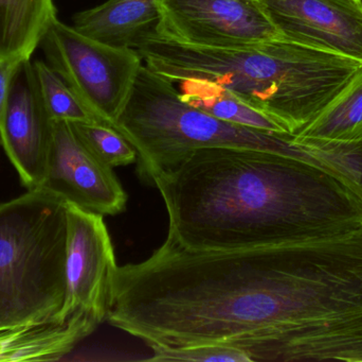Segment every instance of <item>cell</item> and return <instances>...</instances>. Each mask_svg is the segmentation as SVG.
Here are the masks:
<instances>
[{
    "label": "cell",
    "instance_id": "14",
    "mask_svg": "<svg viewBox=\"0 0 362 362\" xmlns=\"http://www.w3.org/2000/svg\"><path fill=\"white\" fill-rule=\"evenodd\" d=\"M178 83L180 99L192 108L233 125L262 131L287 133L274 119L216 83L199 79H189Z\"/></svg>",
    "mask_w": 362,
    "mask_h": 362
},
{
    "label": "cell",
    "instance_id": "7",
    "mask_svg": "<svg viewBox=\"0 0 362 362\" xmlns=\"http://www.w3.org/2000/svg\"><path fill=\"white\" fill-rule=\"evenodd\" d=\"M155 30L180 44L240 48L281 38L259 0H159Z\"/></svg>",
    "mask_w": 362,
    "mask_h": 362
},
{
    "label": "cell",
    "instance_id": "12",
    "mask_svg": "<svg viewBox=\"0 0 362 362\" xmlns=\"http://www.w3.org/2000/svg\"><path fill=\"white\" fill-rule=\"evenodd\" d=\"M159 0H107L74 17L72 27L98 42L132 47L159 19Z\"/></svg>",
    "mask_w": 362,
    "mask_h": 362
},
{
    "label": "cell",
    "instance_id": "20",
    "mask_svg": "<svg viewBox=\"0 0 362 362\" xmlns=\"http://www.w3.org/2000/svg\"><path fill=\"white\" fill-rule=\"evenodd\" d=\"M1 144H2V142H1V136H0V146H1Z\"/></svg>",
    "mask_w": 362,
    "mask_h": 362
},
{
    "label": "cell",
    "instance_id": "6",
    "mask_svg": "<svg viewBox=\"0 0 362 362\" xmlns=\"http://www.w3.org/2000/svg\"><path fill=\"white\" fill-rule=\"evenodd\" d=\"M65 299L57 322L85 315L101 324L114 304L116 263L103 215L66 203Z\"/></svg>",
    "mask_w": 362,
    "mask_h": 362
},
{
    "label": "cell",
    "instance_id": "11",
    "mask_svg": "<svg viewBox=\"0 0 362 362\" xmlns=\"http://www.w3.org/2000/svg\"><path fill=\"white\" fill-rule=\"evenodd\" d=\"M99 327L85 315L65 323L49 322L0 332V361H52L71 352Z\"/></svg>",
    "mask_w": 362,
    "mask_h": 362
},
{
    "label": "cell",
    "instance_id": "19",
    "mask_svg": "<svg viewBox=\"0 0 362 362\" xmlns=\"http://www.w3.org/2000/svg\"><path fill=\"white\" fill-rule=\"evenodd\" d=\"M23 61L25 60L21 57H0V130L4 125L11 84Z\"/></svg>",
    "mask_w": 362,
    "mask_h": 362
},
{
    "label": "cell",
    "instance_id": "1",
    "mask_svg": "<svg viewBox=\"0 0 362 362\" xmlns=\"http://www.w3.org/2000/svg\"><path fill=\"white\" fill-rule=\"evenodd\" d=\"M168 238L193 251L259 248L341 235L362 225V200L296 157L215 147L154 179Z\"/></svg>",
    "mask_w": 362,
    "mask_h": 362
},
{
    "label": "cell",
    "instance_id": "3",
    "mask_svg": "<svg viewBox=\"0 0 362 362\" xmlns=\"http://www.w3.org/2000/svg\"><path fill=\"white\" fill-rule=\"evenodd\" d=\"M66 202L48 189L0 204V332L57 322L65 299Z\"/></svg>",
    "mask_w": 362,
    "mask_h": 362
},
{
    "label": "cell",
    "instance_id": "21",
    "mask_svg": "<svg viewBox=\"0 0 362 362\" xmlns=\"http://www.w3.org/2000/svg\"><path fill=\"white\" fill-rule=\"evenodd\" d=\"M359 1H362V0H359Z\"/></svg>",
    "mask_w": 362,
    "mask_h": 362
},
{
    "label": "cell",
    "instance_id": "8",
    "mask_svg": "<svg viewBox=\"0 0 362 362\" xmlns=\"http://www.w3.org/2000/svg\"><path fill=\"white\" fill-rule=\"evenodd\" d=\"M42 188L66 203L103 216L121 214L127 195L114 169L104 165L84 145L67 121H54Z\"/></svg>",
    "mask_w": 362,
    "mask_h": 362
},
{
    "label": "cell",
    "instance_id": "5",
    "mask_svg": "<svg viewBox=\"0 0 362 362\" xmlns=\"http://www.w3.org/2000/svg\"><path fill=\"white\" fill-rule=\"evenodd\" d=\"M40 47L48 65L61 76L102 125L117 130L144 60L132 47L93 40L72 26L53 19Z\"/></svg>",
    "mask_w": 362,
    "mask_h": 362
},
{
    "label": "cell",
    "instance_id": "16",
    "mask_svg": "<svg viewBox=\"0 0 362 362\" xmlns=\"http://www.w3.org/2000/svg\"><path fill=\"white\" fill-rule=\"evenodd\" d=\"M33 63L42 101L53 121L98 123L76 94L48 63L40 60Z\"/></svg>",
    "mask_w": 362,
    "mask_h": 362
},
{
    "label": "cell",
    "instance_id": "10",
    "mask_svg": "<svg viewBox=\"0 0 362 362\" xmlns=\"http://www.w3.org/2000/svg\"><path fill=\"white\" fill-rule=\"evenodd\" d=\"M53 123L40 95L34 63L25 60L11 84L0 136L6 157L27 191L40 188L44 183Z\"/></svg>",
    "mask_w": 362,
    "mask_h": 362
},
{
    "label": "cell",
    "instance_id": "18",
    "mask_svg": "<svg viewBox=\"0 0 362 362\" xmlns=\"http://www.w3.org/2000/svg\"><path fill=\"white\" fill-rule=\"evenodd\" d=\"M153 356L148 361H230L251 362L248 355L235 346L221 344H194V346H152Z\"/></svg>",
    "mask_w": 362,
    "mask_h": 362
},
{
    "label": "cell",
    "instance_id": "2",
    "mask_svg": "<svg viewBox=\"0 0 362 362\" xmlns=\"http://www.w3.org/2000/svg\"><path fill=\"white\" fill-rule=\"evenodd\" d=\"M132 48L158 76L172 83H216L293 135L321 114L362 66L284 38L240 48L189 46L159 33L155 26Z\"/></svg>",
    "mask_w": 362,
    "mask_h": 362
},
{
    "label": "cell",
    "instance_id": "15",
    "mask_svg": "<svg viewBox=\"0 0 362 362\" xmlns=\"http://www.w3.org/2000/svg\"><path fill=\"white\" fill-rule=\"evenodd\" d=\"M296 135L341 142L362 140V66L344 91Z\"/></svg>",
    "mask_w": 362,
    "mask_h": 362
},
{
    "label": "cell",
    "instance_id": "4",
    "mask_svg": "<svg viewBox=\"0 0 362 362\" xmlns=\"http://www.w3.org/2000/svg\"><path fill=\"white\" fill-rule=\"evenodd\" d=\"M117 131L137 151L138 176L150 185L199 149H257L293 157V134L233 125L192 108L180 99L174 83L144 64Z\"/></svg>",
    "mask_w": 362,
    "mask_h": 362
},
{
    "label": "cell",
    "instance_id": "17",
    "mask_svg": "<svg viewBox=\"0 0 362 362\" xmlns=\"http://www.w3.org/2000/svg\"><path fill=\"white\" fill-rule=\"evenodd\" d=\"M82 144L104 165L112 168L137 162V151L114 128L99 123H69Z\"/></svg>",
    "mask_w": 362,
    "mask_h": 362
},
{
    "label": "cell",
    "instance_id": "13",
    "mask_svg": "<svg viewBox=\"0 0 362 362\" xmlns=\"http://www.w3.org/2000/svg\"><path fill=\"white\" fill-rule=\"evenodd\" d=\"M57 17L53 0H0V57L31 59Z\"/></svg>",
    "mask_w": 362,
    "mask_h": 362
},
{
    "label": "cell",
    "instance_id": "9",
    "mask_svg": "<svg viewBox=\"0 0 362 362\" xmlns=\"http://www.w3.org/2000/svg\"><path fill=\"white\" fill-rule=\"evenodd\" d=\"M289 42L362 63V1L359 0H259Z\"/></svg>",
    "mask_w": 362,
    "mask_h": 362
}]
</instances>
